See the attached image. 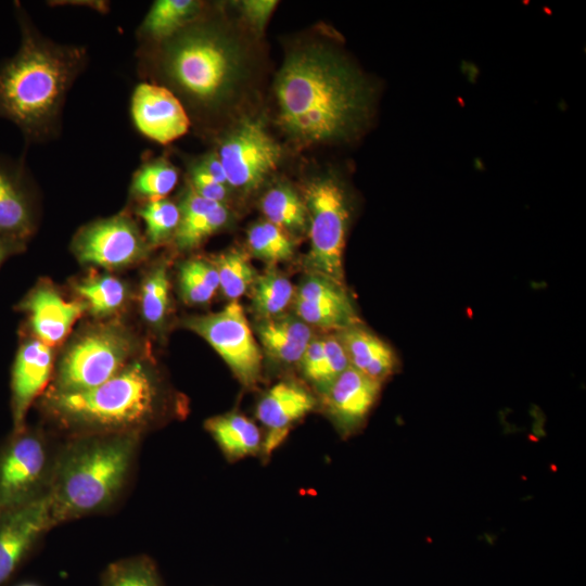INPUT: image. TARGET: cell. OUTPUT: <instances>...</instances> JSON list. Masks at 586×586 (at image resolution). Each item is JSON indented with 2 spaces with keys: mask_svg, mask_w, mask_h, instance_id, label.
Instances as JSON below:
<instances>
[{
  "mask_svg": "<svg viewBox=\"0 0 586 586\" xmlns=\"http://www.w3.org/2000/svg\"><path fill=\"white\" fill-rule=\"evenodd\" d=\"M256 330L267 353L284 364L298 362L314 337L309 326L298 317L292 316L280 315L262 319Z\"/></svg>",
  "mask_w": 586,
  "mask_h": 586,
  "instance_id": "21",
  "label": "cell"
},
{
  "mask_svg": "<svg viewBox=\"0 0 586 586\" xmlns=\"http://www.w3.org/2000/svg\"><path fill=\"white\" fill-rule=\"evenodd\" d=\"M140 440L137 434H87L59 445L47 496L53 527L115 506L131 479Z\"/></svg>",
  "mask_w": 586,
  "mask_h": 586,
  "instance_id": "4",
  "label": "cell"
},
{
  "mask_svg": "<svg viewBox=\"0 0 586 586\" xmlns=\"http://www.w3.org/2000/svg\"><path fill=\"white\" fill-rule=\"evenodd\" d=\"M131 115L138 130L161 144L182 137L191 125L181 101L156 84L137 86L131 99Z\"/></svg>",
  "mask_w": 586,
  "mask_h": 586,
  "instance_id": "13",
  "label": "cell"
},
{
  "mask_svg": "<svg viewBox=\"0 0 586 586\" xmlns=\"http://www.w3.org/2000/svg\"><path fill=\"white\" fill-rule=\"evenodd\" d=\"M203 4L195 0H158L144 17L139 34L144 40L158 43L201 15Z\"/></svg>",
  "mask_w": 586,
  "mask_h": 586,
  "instance_id": "23",
  "label": "cell"
},
{
  "mask_svg": "<svg viewBox=\"0 0 586 586\" xmlns=\"http://www.w3.org/2000/svg\"><path fill=\"white\" fill-rule=\"evenodd\" d=\"M188 186L200 196L221 204L229 194V188L216 181L198 161L189 168Z\"/></svg>",
  "mask_w": 586,
  "mask_h": 586,
  "instance_id": "35",
  "label": "cell"
},
{
  "mask_svg": "<svg viewBox=\"0 0 586 586\" xmlns=\"http://www.w3.org/2000/svg\"><path fill=\"white\" fill-rule=\"evenodd\" d=\"M252 305L262 319L282 315L294 295L290 280L277 270L257 275L252 284Z\"/></svg>",
  "mask_w": 586,
  "mask_h": 586,
  "instance_id": "26",
  "label": "cell"
},
{
  "mask_svg": "<svg viewBox=\"0 0 586 586\" xmlns=\"http://www.w3.org/2000/svg\"><path fill=\"white\" fill-rule=\"evenodd\" d=\"M198 162L216 181L230 188L224 167L216 152L203 155Z\"/></svg>",
  "mask_w": 586,
  "mask_h": 586,
  "instance_id": "38",
  "label": "cell"
},
{
  "mask_svg": "<svg viewBox=\"0 0 586 586\" xmlns=\"http://www.w3.org/2000/svg\"><path fill=\"white\" fill-rule=\"evenodd\" d=\"M229 187L249 193L277 169L282 150L259 118L240 120L220 140L217 151Z\"/></svg>",
  "mask_w": 586,
  "mask_h": 586,
  "instance_id": "9",
  "label": "cell"
},
{
  "mask_svg": "<svg viewBox=\"0 0 586 586\" xmlns=\"http://www.w3.org/2000/svg\"><path fill=\"white\" fill-rule=\"evenodd\" d=\"M277 3L275 0H243L239 2V8L251 28L256 34H260L269 22Z\"/></svg>",
  "mask_w": 586,
  "mask_h": 586,
  "instance_id": "36",
  "label": "cell"
},
{
  "mask_svg": "<svg viewBox=\"0 0 586 586\" xmlns=\"http://www.w3.org/2000/svg\"><path fill=\"white\" fill-rule=\"evenodd\" d=\"M302 196L310 237L307 266L311 273L343 284V251L351 215L346 189L335 175L327 173L310 178Z\"/></svg>",
  "mask_w": 586,
  "mask_h": 586,
  "instance_id": "6",
  "label": "cell"
},
{
  "mask_svg": "<svg viewBox=\"0 0 586 586\" xmlns=\"http://www.w3.org/2000/svg\"><path fill=\"white\" fill-rule=\"evenodd\" d=\"M205 429L228 459H241L262 449L259 429L242 415L230 412L213 417L206 420Z\"/></svg>",
  "mask_w": 586,
  "mask_h": 586,
  "instance_id": "22",
  "label": "cell"
},
{
  "mask_svg": "<svg viewBox=\"0 0 586 586\" xmlns=\"http://www.w3.org/2000/svg\"><path fill=\"white\" fill-rule=\"evenodd\" d=\"M219 280L222 294L237 301L254 283L257 273L246 254L239 250H228L212 262Z\"/></svg>",
  "mask_w": 586,
  "mask_h": 586,
  "instance_id": "28",
  "label": "cell"
},
{
  "mask_svg": "<svg viewBox=\"0 0 586 586\" xmlns=\"http://www.w3.org/2000/svg\"><path fill=\"white\" fill-rule=\"evenodd\" d=\"M59 445L39 428L12 430L0 445V513L48 496Z\"/></svg>",
  "mask_w": 586,
  "mask_h": 586,
  "instance_id": "7",
  "label": "cell"
},
{
  "mask_svg": "<svg viewBox=\"0 0 586 586\" xmlns=\"http://www.w3.org/2000/svg\"><path fill=\"white\" fill-rule=\"evenodd\" d=\"M130 342L116 328H101L81 336L62 358L50 391L61 393L93 388L127 364Z\"/></svg>",
  "mask_w": 586,
  "mask_h": 586,
  "instance_id": "8",
  "label": "cell"
},
{
  "mask_svg": "<svg viewBox=\"0 0 586 586\" xmlns=\"http://www.w3.org/2000/svg\"><path fill=\"white\" fill-rule=\"evenodd\" d=\"M21 308L28 314L37 340L52 346L63 341L87 305L68 302L52 288L40 285L27 295Z\"/></svg>",
  "mask_w": 586,
  "mask_h": 586,
  "instance_id": "17",
  "label": "cell"
},
{
  "mask_svg": "<svg viewBox=\"0 0 586 586\" xmlns=\"http://www.w3.org/2000/svg\"><path fill=\"white\" fill-rule=\"evenodd\" d=\"M51 528L47 497L0 513V586L9 582Z\"/></svg>",
  "mask_w": 586,
  "mask_h": 586,
  "instance_id": "12",
  "label": "cell"
},
{
  "mask_svg": "<svg viewBox=\"0 0 586 586\" xmlns=\"http://www.w3.org/2000/svg\"><path fill=\"white\" fill-rule=\"evenodd\" d=\"M266 220L292 234H302L308 227V213L303 196L284 182L269 188L260 200Z\"/></svg>",
  "mask_w": 586,
  "mask_h": 586,
  "instance_id": "24",
  "label": "cell"
},
{
  "mask_svg": "<svg viewBox=\"0 0 586 586\" xmlns=\"http://www.w3.org/2000/svg\"><path fill=\"white\" fill-rule=\"evenodd\" d=\"M349 366L366 377L382 383L397 367V358L388 344L358 323L336 334Z\"/></svg>",
  "mask_w": 586,
  "mask_h": 586,
  "instance_id": "19",
  "label": "cell"
},
{
  "mask_svg": "<svg viewBox=\"0 0 586 586\" xmlns=\"http://www.w3.org/2000/svg\"><path fill=\"white\" fill-rule=\"evenodd\" d=\"M21 44L0 66V117L14 123L28 140L51 133L65 98L85 64V50L41 37L18 7Z\"/></svg>",
  "mask_w": 586,
  "mask_h": 586,
  "instance_id": "3",
  "label": "cell"
},
{
  "mask_svg": "<svg viewBox=\"0 0 586 586\" xmlns=\"http://www.w3.org/2000/svg\"><path fill=\"white\" fill-rule=\"evenodd\" d=\"M323 358L322 337H313L298 361L304 377L313 384L316 383Z\"/></svg>",
  "mask_w": 586,
  "mask_h": 586,
  "instance_id": "37",
  "label": "cell"
},
{
  "mask_svg": "<svg viewBox=\"0 0 586 586\" xmlns=\"http://www.w3.org/2000/svg\"><path fill=\"white\" fill-rule=\"evenodd\" d=\"M16 244L17 242L0 237V264Z\"/></svg>",
  "mask_w": 586,
  "mask_h": 586,
  "instance_id": "39",
  "label": "cell"
},
{
  "mask_svg": "<svg viewBox=\"0 0 586 586\" xmlns=\"http://www.w3.org/2000/svg\"><path fill=\"white\" fill-rule=\"evenodd\" d=\"M100 586H165L156 563L146 555H135L109 563Z\"/></svg>",
  "mask_w": 586,
  "mask_h": 586,
  "instance_id": "25",
  "label": "cell"
},
{
  "mask_svg": "<svg viewBox=\"0 0 586 586\" xmlns=\"http://www.w3.org/2000/svg\"><path fill=\"white\" fill-rule=\"evenodd\" d=\"M141 311L153 326L162 323L169 306V280L166 267L160 265L145 278L141 289Z\"/></svg>",
  "mask_w": 586,
  "mask_h": 586,
  "instance_id": "33",
  "label": "cell"
},
{
  "mask_svg": "<svg viewBox=\"0 0 586 586\" xmlns=\"http://www.w3.org/2000/svg\"><path fill=\"white\" fill-rule=\"evenodd\" d=\"M146 244L133 220L120 214L84 227L75 237L74 252L81 263L119 268L141 259Z\"/></svg>",
  "mask_w": 586,
  "mask_h": 586,
  "instance_id": "11",
  "label": "cell"
},
{
  "mask_svg": "<svg viewBox=\"0 0 586 586\" xmlns=\"http://www.w3.org/2000/svg\"><path fill=\"white\" fill-rule=\"evenodd\" d=\"M156 47L157 76L198 116L225 112L249 82L250 49L219 21L199 15Z\"/></svg>",
  "mask_w": 586,
  "mask_h": 586,
  "instance_id": "2",
  "label": "cell"
},
{
  "mask_svg": "<svg viewBox=\"0 0 586 586\" xmlns=\"http://www.w3.org/2000/svg\"><path fill=\"white\" fill-rule=\"evenodd\" d=\"M277 122L300 148L337 143L364 126L371 89L336 49L320 41L292 48L273 84Z\"/></svg>",
  "mask_w": 586,
  "mask_h": 586,
  "instance_id": "1",
  "label": "cell"
},
{
  "mask_svg": "<svg viewBox=\"0 0 586 586\" xmlns=\"http://www.w3.org/2000/svg\"><path fill=\"white\" fill-rule=\"evenodd\" d=\"M178 206L180 220L173 239L180 251L195 249L229 220L225 204L200 196L189 186Z\"/></svg>",
  "mask_w": 586,
  "mask_h": 586,
  "instance_id": "18",
  "label": "cell"
},
{
  "mask_svg": "<svg viewBox=\"0 0 586 586\" xmlns=\"http://www.w3.org/2000/svg\"><path fill=\"white\" fill-rule=\"evenodd\" d=\"M15 586H41L37 583H34V582H24V583H21V584H17Z\"/></svg>",
  "mask_w": 586,
  "mask_h": 586,
  "instance_id": "40",
  "label": "cell"
},
{
  "mask_svg": "<svg viewBox=\"0 0 586 586\" xmlns=\"http://www.w3.org/2000/svg\"><path fill=\"white\" fill-rule=\"evenodd\" d=\"M246 240L252 255L268 264L289 260L294 254L291 235L267 220L252 225Z\"/></svg>",
  "mask_w": 586,
  "mask_h": 586,
  "instance_id": "29",
  "label": "cell"
},
{
  "mask_svg": "<svg viewBox=\"0 0 586 586\" xmlns=\"http://www.w3.org/2000/svg\"><path fill=\"white\" fill-rule=\"evenodd\" d=\"M53 367L50 346L37 339L23 343L15 356L11 377L13 430L26 425L30 406L46 388Z\"/></svg>",
  "mask_w": 586,
  "mask_h": 586,
  "instance_id": "14",
  "label": "cell"
},
{
  "mask_svg": "<svg viewBox=\"0 0 586 586\" xmlns=\"http://www.w3.org/2000/svg\"><path fill=\"white\" fill-rule=\"evenodd\" d=\"M33 229V213L22 168L0 161V237L21 242Z\"/></svg>",
  "mask_w": 586,
  "mask_h": 586,
  "instance_id": "20",
  "label": "cell"
},
{
  "mask_svg": "<svg viewBox=\"0 0 586 586\" xmlns=\"http://www.w3.org/2000/svg\"><path fill=\"white\" fill-rule=\"evenodd\" d=\"M179 290L188 304H205L219 289L217 271L213 263L201 258L181 264L178 273Z\"/></svg>",
  "mask_w": 586,
  "mask_h": 586,
  "instance_id": "30",
  "label": "cell"
},
{
  "mask_svg": "<svg viewBox=\"0 0 586 586\" xmlns=\"http://www.w3.org/2000/svg\"><path fill=\"white\" fill-rule=\"evenodd\" d=\"M138 215L145 224V238L150 245L174 238L180 220L179 206L167 199L144 201Z\"/></svg>",
  "mask_w": 586,
  "mask_h": 586,
  "instance_id": "32",
  "label": "cell"
},
{
  "mask_svg": "<svg viewBox=\"0 0 586 586\" xmlns=\"http://www.w3.org/2000/svg\"><path fill=\"white\" fill-rule=\"evenodd\" d=\"M381 384L353 367L344 370L323 394L328 413L343 433L354 432L378 399Z\"/></svg>",
  "mask_w": 586,
  "mask_h": 586,
  "instance_id": "16",
  "label": "cell"
},
{
  "mask_svg": "<svg viewBox=\"0 0 586 586\" xmlns=\"http://www.w3.org/2000/svg\"><path fill=\"white\" fill-rule=\"evenodd\" d=\"M160 407V384L142 362L128 364L93 388L72 393L49 391L42 399L46 413L67 436L141 435L155 421Z\"/></svg>",
  "mask_w": 586,
  "mask_h": 586,
  "instance_id": "5",
  "label": "cell"
},
{
  "mask_svg": "<svg viewBox=\"0 0 586 586\" xmlns=\"http://www.w3.org/2000/svg\"><path fill=\"white\" fill-rule=\"evenodd\" d=\"M75 289L85 300L87 309L99 316L117 310L124 304L127 295L125 284L112 276L98 277L80 282Z\"/></svg>",
  "mask_w": 586,
  "mask_h": 586,
  "instance_id": "31",
  "label": "cell"
},
{
  "mask_svg": "<svg viewBox=\"0 0 586 586\" xmlns=\"http://www.w3.org/2000/svg\"><path fill=\"white\" fill-rule=\"evenodd\" d=\"M322 341L323 358L314 385L323 395L335 379L349 367V362L337 335L324 336Z\"/></svg>",
  "mask_w": 586,
  "mask_h": 586,
  "instance_id": "34",
  "label": "cell"
},
{
  "mask_svg": "<svg viewBox=\"0 0 586 586\" xmlns=\"http://www.w3.org/2000/svg\"><path fill=\"white\" fill-rule=\"evenodd\" d=\"M184 324L219 354L241 383L250 386L258 381L262 354L237 301L218 313L189 318Z\"/></svg>",
  "mask_w": 586,
  "mask_h": 586,
  "instance_id": "10",
  "label": "cell"
},
{
  "mask_svg": "<svg viewBox=\"0 0 586 586\" xmlns=\"http://www.w3.org/2000/svg\"><path fill=\"white\" fill-rule=\"evenodd\" d=\"M179 179L177 167L165 157L142 163L135 173L130 190L135 198L151 201L165 199Z\"/></svg>",
  "mask_w": 586,
  "mask_h": 586,
  "instance_id": "27",
  "label": "cell"
},
{
  "mask_svg": "<svg viewBox=\"0 0 586 586\" xmlns=\"http://www.w3.org/2000/svg\"><path fill=\"white\" fill-rule=\"evenodd\" d=\"M316 406L315 397L302 385L282 381L260 398L256 416L266 428L262 450L269 456L285 438L292 425Z\"/></svg>",
  "mask_w": 586,
  "mask_h": 586,
  "instance_id": "15",
  "label": "cell"
}]
</instances>
